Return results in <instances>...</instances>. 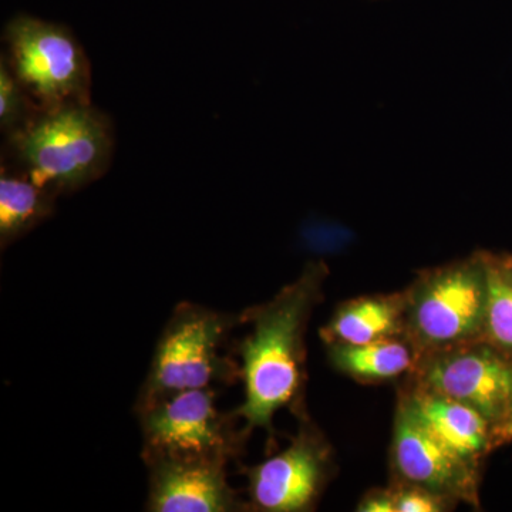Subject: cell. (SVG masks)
Returning <instances> with one entry per match:
<instances>
[{
  "label": "cell",
  "mask_w": 512,
  "mask_h": 512,
  "mask_svg": "<svg viewBox=\"0 0 512 512\" xmlns=\"http://www.w3.org/2000/svg\"><path fill=\"white\" fill-rule=\"evenodd\" d=\"M328 266L309 262L302 274L276 293L271 301L241 312L251 332L235 349L241 359L244 402L232 410L245 429L274 433L275 414L291 409L303 416L305 336L309 319L322 299Z\"/></svg>",
  "instance_id": "obj_1"
},
{
  "label": "cell",
  "mask_w": 512,
  "mask_h": 512,
  "mask_svg": "<svg viewBox=\"0 0 512 512\" xmlns=\"http://www.w3.org/2000/svg\"><path fill=\"white\" fill-rule=\"evenodd\" d=\"M238 325H242L241 313L178 303L158 339L134 412L167 394L231 386L241 380L237 353L228 348Z\"/></svg>",
  "instance_id": "obj_2"
},
{
  "label": "cell",
  "mask_w": 512,
  "mask_h": 512,
  "mask_svg": "<svg viewBox=\"0 0 512 512\" xmlns=\"http://www.w3.org/2000/svg\"><path fill=\"white\" fill-rule=\"evenodd\" d=\"M13 146L25 175L50 194L96 180L109 163L110 128L89 103L40 110L13 131Z\"/></svg>",
  "instance_id": "obj_3"
},
{
  "label": "cell",
  "mask_w": 512,
  "mask_h": 512,
  "mask_svg": "<svg viewBox=\"0 0 512 512\" xmlns=\"http://www.w3.org/2000/svg\"><path fill=\"white\" fill-rule=\"evenodd\" d=\"M404 295V336L417 355L484 338L488 278L483 252L420 272Z\"/></svg>",
  "instance_id": "obj_4"
},
{
  "label": "cell",
  "mask_w": 512,
  "mask_h": 512,
  "mask_svg": "<svg viewBox=\"0 0 512 512\" xmlns=\"http://www.w3.org/2000/svg\"><path fill=\"white\" fill-rule=\"evenodd\" d=\"M217 387L167 394L137 410L143 461L151 458H200L238 461L251 434L234 412L217 406Z\"/></svg>",
  "instance_id": "obj_5"
},
{
  "label": "cell",
  "mask_w": 512,
  "mask_h": 512,
  "mask_svg": "<svg viewBox=\"0 0 512 512\" xmlns=\"http://www.w3.org/2000/svg\"><path fill=\"white\" fill-rule=\"evenodd\" d=\"M5 36L12 72L40 110L89 103V63L64 26L19 15L6 26Z\"/></svg>",
  "instance_id": "obj_6"
},
{
  "label": "cell",
  "mask_w": 512,
  "mask_h": 512,
  "mask_svg": "<svg viewBox=\"0 0 512 512\" xmlns=\"http://www.w3.org/2000/svg\"><path fill=\"white\" fill-rule=\"evenodd\" d=\"M407 382L467 404L494 426L512 403V357L488 340H470L423 353Z\"/></svg>",
  "instance_id": "obj_7"
},
{
  "label": "cell",
  "mask_w": 512,
  "mask_h": 512,
  "mask_svg": "<svg viewBox=\"0 0 512 512\" xmlns=\"http://www.w3.org/2000/svg\"><path fill=\"white\" fill-rule=\"evenodd\" d=\"M291 444L254 467H244L248 511L315 510L333 473L332 448L306 414Z\"/></svg>",
  "instance_id": "obj_8"
},
{
  "label": "cell",
  "mask_w": 512,
  "mask_h": 512,
  "mask_svg": "<svg viewBox=\"0 0 512 512\" xmlns=\"http://www.w3.org/2000/svg\"><path fill=\"white\" fill-rule=\"evenodd\" d=\"M390 461L393 481L419 485L457 504L480 507V464L458 456L437 439L400 396Z\"/></svg>",
  "instance_id": "obj_9"
},
{
  "label": "cell",
  "mask_w": 512,
  "mask_h": 512,
  "mask_svg": "<svg viewBox=\"0 0 512 512\" xmlns=\"http://www.w3.org/2000/svg\"><path fill=\"white\" fill-rule=\"evenodd\" d=\"M146 511L238 512L247 503L228 481V464L200 458H151Z\"/></svg>",
  "instance_id": "obj_10"
},
{
  "label": "cell",
  "mask_w": 512,
  "mask_h": 512,
  "mask_svg": "<svg viewBox=\"0 0 512 512\" xmlns=\"http://www.w3.org/2000/svg\"><path fill=\"white\" fill-rule=\"evenodd\" d=\"M413 413L448 448L474 464L493 451V424L467 404L407 382L399 392Z\"/></svg>",
  "instance_id": "obj_11"
},
{
  "label": "cell",
  "mask_w": 512,
  "mask_h": 512,
  "mask_svg": "<svg viewBox=\"0 0 512 512\" xmlns=\"http://www.w3.org/2000/svg\"><path fill=\"white\" fill-rule=\"evenodd\" d=\"M406 329V295L403 292L360 296L336 309L320 329L323 343H360L400 338ZM406 338V336H404Z\"/></svg>",
  "instance_id": "obj_12"
},
{
  "label": "cell",
  "mask_w": 512,
  "mask_h": 512,
  "mask_svg": "<svg viewBox=\"0 0 512 512\" xmlns=\"http://www.w3.org/2000/svg\"><path fill=\"white\" fill-rule=\"evenodd\" d=\"M330 365L360 383H382L410 373L416 365V349L404 336L360 343H330Z\"/></svg>",
  "instance_id": "obj_13"
},
{
  "label": "cell",
  "mask_w": 512,
  "mask_h": 512,
  "mask_svg": "<svg viewBox=\"0 0 512 512\" xmlns=\"http://www.w3.org/2000/svg\"><path fill=\"white\" fill-rule=\"evenodd\" d=\"M55 195L39 187L28 175H0V244L9 247L53 212Z\"/></svg>",
  "instance_id": "obj_14"
},
{
  "label": "cell",
  "mask_w": 512,
  "mask_h": 512,
  "mask_svg": "<svg viewBox=\"0 0 512 512\" xmlns=\"http://www.w3.org/2000/svg\"><path fill=\"white\" fill-rule=\"evenodd\" d=\"M483 254L488 278L483 339L512 357V255Z\"/></svg>",
  "instance_id": "obj_15"
},
{
  "label": "cell",
  "mask_w": 512,
  "mask_h": 512,
  "mask_svg": "<svg viewBox=\"0 0 512 512\" xmlns=\"http://www.w3.org/2000/svg\"><path fill=\"white\" fill-rule=\"evenodd\" d=\"M390 487L393 490L396 512H444L454 510L458 505L419 485L393 481Z\"/></svg>",
  "instance_id": "obj_16"
},
{
  "label": "cell",
  "mask_w": 512,
  "mask_h": 512,
  "mask_svg": "<svg viewBox=\"0 0 512 512\" xmlns=\"http://www.w3.org/2000/svg\"><path fill=\"white\" fill-rule=\"evenodd\" d=\"M26 99L23 87L5 62L0 66V126L18 130L25 123Z\"/></svg>",
  "instance_id": "obj_17"
},
{
  "label": "cell",
  "mask_w": 512,
  "mask_h": 512,
  "mask_svg": "<svg viewBox=\"0 0 512 512\" xmlns=\"http://www.w3.org/2000/svg\"><path fill=\"white\" fill-rule=\"evenodd\" d=\"M360 512H396L392 487L376 488L360 500L356 508Z\"/></svg>",
  "instance_id": "obj_18"
},
{
  "label": "cell",
  "mask_w": 512,
  "mask_h": 512,
  "mask_svg": "<svg viewBox=\"0 0 512 512\" xmlns=\"http://www.w3.org/2000/svg\"><path fill=\"white\" fill-rule=\"evenodd\" d=\"M512 443V403L505 412L503 419L497 421L493 426L491 433V447L493 451L497 448L507 446Z\"/></svg>",
  "instance_id": "obj_19"
}]
</instances>
